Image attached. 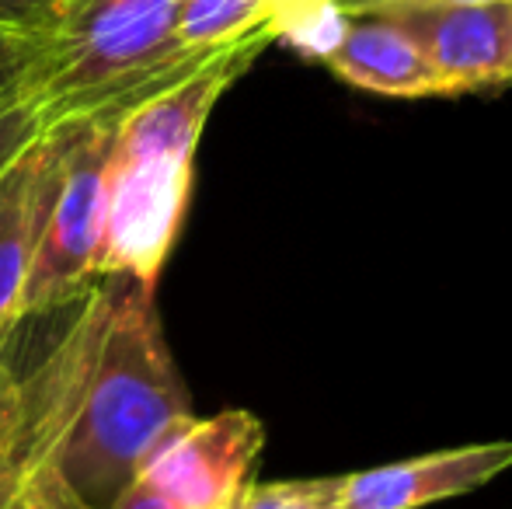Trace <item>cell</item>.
<instances>
[{
  "label": "cell",
  "instance_id": "1",
  "mask_svg": "<svg viewBox=\"0 0 512 509\" xmlns=\"http://www.w3.org/2000/svg\"><path fill=\"white\" fill-rule=\"evenodd\" d=\"M276 42L269 25L115 119L105 168L102 276L154 286L182 231L203 129L230 84Z\"/></svg>",
  "mask_w": 512,
  "mask_h": 509
},
{
  "label": "cell",
  "instance_id": "2",
  "mask_svg": "<svg viewBox=\"0 0 512 509\" xmlns=\"http://www.w3.org/2000/svg\"><path fill=\"white\" fill-rule=\"evenodd\" d=\"M122 283V290H105L102 325L60 447L63 478L91 509L112 506L136 482L150 450L192 419L154 286Z\"/></svg>",
  "mask_w": 512,
  "mask_h": 509
},
{
  "label": "cell",
  "instance_id": "3",
  "mask_svg": "<svg viewBox=\"0 0 512 509\" xmlns=\"http://www.w3.org/2000/svg\"><path fill=\"white\" fill-rule=\"evenodd\" d=\"M213 53L178 42V0H60L25 91L39 105L42 129L122 116Z\"/></svg>",
  "mask_w": 512,
  "mask_h": 509
},
{
  "label": "cell",
  "instance_id": "4",
  "mask_svg": "<svg viewBox=\"0 0 512 509\" xmlns=\"http://www.w3.org/2000/svg\"><path fill=\"white\" fill-rule=\"evenodd\" d=\"M119 116L67 119L60 178L49 196L42 231L18 304V325L77 304L102 276L105 248V168Z\"/></svg>",
  "mask_w": 512,
  "mask_h": 509
},
{
  "label": "cell",
  "instance_id": "5",
  "mask_svg": "<svg viewBox=\"0 0 512 509\" xmlns=\"http://www.w3.org/2000/svg\"><path fill=\"white\" fill-rule=\"evenodd\" d=\"M265 429L244 408L185 419L143 461L140 475L175 509H234L258 464Z\"/></svg>",
  "mask_w": 512,
  "mask_h": 509
},
{
  "label": "cell",
  "instance_id": "6",
  "mask_svg": "<svg viewBox=\"0 0 512 509\" xmlns=\"http://www.w3.org/2000/svg\"><path fill=\"white\" fill-rule=\"evenodd\" d=\"M377 14L398 21L418 42L443 98L512 84V0H422Z\"/></svg>",
  "mask_w": 512,
  "mask_h": 509
},
{
  "label": "cell",
  "instance_id": "7",
  "mask_svg": "<svg viewBox=\"0 0 512 509\" xmlns=\"http://www.w3.org/2000/svg\"><path fill=\"white\" fill-rule=\"evenodd\" d=\"M512 468V440L471 443L342 475L338 509H422L488 485Z\"/></svg>",
  "mask_w": 512,
  "mask_h": 509
},
{
  "label": "cell",
  "instance_id": "8",
  "mask_svg": "<svg viewBox=\"0 0 512 509\" xmlns=\"http://www.w3.org/2000/svg\"><path fill=\"white\" fill-rule=\"evenodd\" d=\"M63 126H46L0 171V342L18 325V304L42 231L49 196L60 178Z\"/></svg>",
  "mask_w": 512,
  "mask_h": 509
},
{
  "label": "cell",
  "instance_id": "9",
  "mask_svg": "<svg viewBox=\"0 0 512 509\" xmlns=\"http://www.w3.org/2000/svg\"><path fill=\"white\" fill-rule=\"evenodd\" d=\"M324 67L338 81L384 98H443L432 63L398 21L387 14H349Z\"/></svg>",
  "mask_w": 512,
  "mask_h": 509
},
{
  "label": "cell",
  "instance_id": "10",
  "mask_svg": "<svg viewBox=\"0 0 512 509\" xmlns=\"http://www.w3.org/2000/svg\"><path fill=\"white\" fill-rule=\"evenodd\" d=\"M265 25L258 0H178V42L192 53H213Z\"/></svg>",
  "mask_w": 512,
  "mask_h": 509
},
{
  "label": "cell",
  "instance_id": "11",
  "mask_svg": "<svg viewBox=\"0 0 512 509\" xmlns=\"http://www.w3.org/2000/svg\"><path fill=\"white\" fill-rule=\"evenodd\" d=\"M258 4L265 7V18L276 32V42H286L300 56L321 63L335 49L345 18H349V14L338 11L335 0H258Z\"/></svg>",
  "mask_w": 512,
  "mask_h": 509
},
{
  "label": "cell",
  "instance_id": "12",
  "mask_svg": "<svg viewBox=\"0 0 512 509\" xmlns=\"http://www.w3.org/2000/svg\"><path fill=\"white\" fill-rule=\"evenodd\" d=\"M338 489H342V478L248 485L237 509H338Z\"/></svg>",
  "mask_w": 512,
  "mask_h": 509
},
{
  "label": "cell",
  "instance_id": "13",
  "mask_svg": "<svg viewBox=\"0 0 512 509\" xmlns=\"http://www.w3.org/2000/svg\"><path fill=\"white\" fill-rule=\"evenodd\" d=\"M42 49H46V32L42 28L0 25V98L25 88Z\"/></svg>",
  "mask_w": 512,
  "mask_h": 509
},
{
  "label": "cell",
  "instance_id": "14",
  "mask_svg": "<svg viewBox=\"0 0 512 509\" xmlns=\"http://www.w3.org/2000/svg\"><path fill=\"white\" fill-rule=\"evenodd\" d=\"M42 133V116L39 105L32 102L25 88L14 95L0 98V171Z\"/></svg>",
  "mask_w": 512,
  "mask_h": 509
},
{
  "label": "cell",
  "instance_id": "15",
  "mask_svg": "<svg viewBox=\"0 0 512 509\" xmlns=\"http://www.w3.org/2000/svg\"><path fill=\"white\" fill-rule=\"evenodd\" d=\"M7 7H11L18 25L42 28V32H46L49 21H53L56 11H60V0H7Z\"/></svg>",
  "mask_w": 512,
  "mask_h": 509
},
{
  "label": "cell",
  "instance_id": "16",
  "mask_svg": "<svg viewBox=\"0 0 512 509\" xmlns=\"http://www.w3.org/2000/svg\"><path fill=\"white\" fill-rule=\"evenodd\" d=\"M108 509H175V506H171L168 499H164L161 492L154 489V485H147L143 478H136V482L129 485V489L122 492V496L115 499V503L108 506Z\"/></svg>",
  "mask_w": 512,
  "mask_h": 509
},
{
  "label": "cell",
  "instance_id": "17",
  "mask_svg": "<svg viewBox=\"0 0 512 509\" xmlns=\"http://www.w3.org/2000/svg\"><path fill=\"white\" fill-rule=\"evenodd\" d=\"M342 14H366V11H384V7L398 4H422V0H335Z\"/></svg>",
  "mask_w": 512,
  "mask_h": 509
},
{
  "label": "cell",
  "instance_id": "18",
  "mask_svg": "<svg viewBox=\"0 0 512 509\" xmlns=\"http://www.w3.org/2000/svg\"><path fill=\"white\" fill-rule=\"evenodd\" d=\"M0 25H18L14 14H11V7H7V0H0ZM18 28H25V25H18Z\"/></svg>",
  "mask_w": 512,
  "mask_h": 509
}]
</instances>
